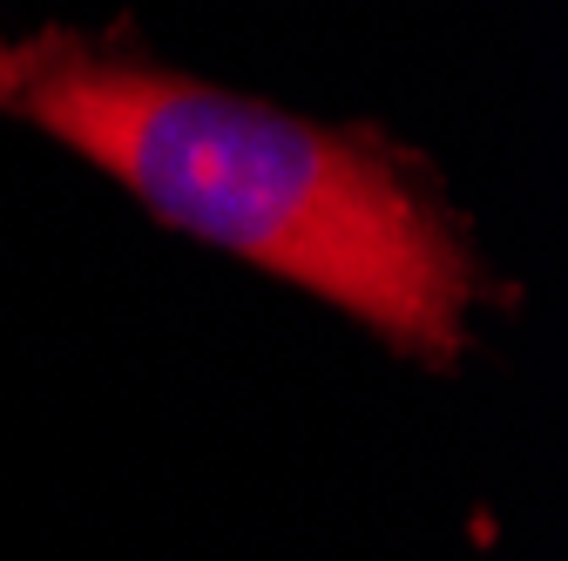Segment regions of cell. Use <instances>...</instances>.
Here are the masks:
<instances>
[{
    "mask_svg": "<svg viewBox=\"0 0 568 561\" xmlns=\"http://www.w3.org/2000/svg\"><path fill=\"white\" fill-rule=\"evenodd\" d=\"M8 109L115 176L163 231L338 305L434 373L460 366L487 298L480 257L426 170L373 129L305 122L75 34L21 48Z\"/></svg>",
    "mask_w": 568,
    "mask_h": 561,
    "instance_id": "obj_1",
    "label": "cell"
},
{
    "mask_svg": "<svg viewBox=\"0 0 568 561\" xmlns=\"http://www.w3.org/2000/svg\"><path fill=\"white\" fill-rule=\"evenodd\" d=\"M14 82H21V48H8V41H0V109L14 102Z\"/></svg>",
    "mask_w": 568,
    "mask_h": 561,
    "instance_id": "obj_2",
    "label": "cell"
}]
</instances>
